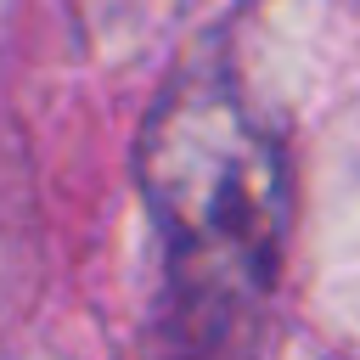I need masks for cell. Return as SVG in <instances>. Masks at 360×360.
<instances>
[{
    "label": "cell",
    "instance_id": "3957f363",
    "mask_svg": "<svg viewBox=\"0 0 360 360\" xmlns=\"http://www.w3.org/2000/svg\"><path fill=\"white\" fill-rule=\"evenodd\" d=\"M101 6H112V0H101Z\"/></svg>",
    "mask_w": 360,
    "mask_h": 360
},
{
    "label": "cell",
    "instance_id": "6da1fadb",
    "mask_svg": "<svg viewBox=\"0 0 360 360\" xmlns=\"http://www.w3.org/2000/svg\"><path fill=\"white\" fill-rule=\"evenodd\" d=\"M135 174L163 248V343L208 360H253L292 219L276 129L231 73L191 68L152 101Z\"/></svg>",
    "mask_w": 360,
    "mask_h": 360
},
{
    "label": "cell",
    "instance_id": "7a4b0ae2",
    "mask_svg": "<svg viewBox=\"0 0 360 360\" xmlns=\"http://www.w3.org/2000/svg\"><path fill=\"white\" fill-rule=\"evenodd\" d=\"M163 360H208V354H191V349H174V343H163Z\"/></svg>",
    "mask_w": 360,
    "mask_h": 360
}]
</instances>
